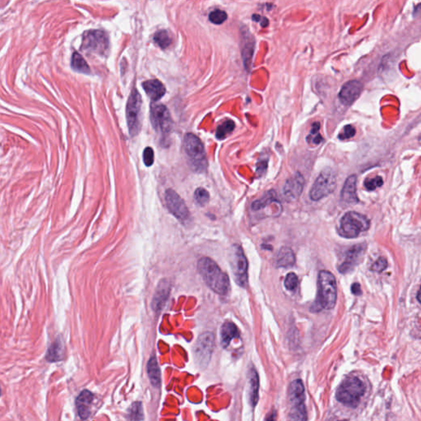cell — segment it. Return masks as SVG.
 <instances>
[{"label":"cell","mask_w":421,"mask_h":421,"mask_svg":"<svg viewBox=\"0 0 421 421\" xmlns=\"http://www.w3.org/2000/svg\"><path fill=\"white\" fill-rule=\"evenodd\" d=\"M144 162L146 166H152L154 163V152L152 148H146L144 152Z\"/></svg>","instance_id":"cell-39"},{"label":"cell","mask_w":421,"mask_h":421,"mask_svg":"<svg viewBox=\"0 0 421 421\" xmlns=\"http://www.w3.org/2000/svg\"><path fill=\"white\" fill-rule=\"evenodd\" d=\"M284 284H285L286 289L292 292V290L296 289L298 284V278L296 274L294 272L288 273L286 276Z\"/></svg>","instance_id":"cell-35"},{"label":"cell","mask_w":421,"mask_h":421,"mask_svg":"<svg viewBox=\"0 0 421 421\" xmlns=\"http://www.w3.org/2000/svg\"><path fill=\"white\" fill-rule=\"evenodd\" d=\"M296 264V255L292 248L282 247L278 251L275 258V266L276 268H288Z\"/></svg>","instance_id":"cell-21"},{"label":"cell","mask_w":421,"mask_h":421,"mask_svg":"<svg viewBox=\"0 0 421 421\" xmlns=\"http://www.w3.org/2000/svg\"><path fill=\"white\" fill-rule=\"evenodd\" d=\"M93 394L88 390H84L76 399L78 413L82 420L88 419L90 413V405L92 403Z\"/></svg>","instance_id":"cell-18"},{"label":"cell","mask_w":421,"mask_h":421,"mask_svg":"<svg viewBox=\"0 0 421 421\" xmlns=\"http://www.w3.org/2000/svg\"><path fill=\"white\" fill-rule=\"evenodd\" d=\"M318 286V293L316 302L312 306V310L320 311L334 308L338 300V286L334 274L326 270L320 272Z\"/></svg>","instance_id":"cell-2"},{"label":"cell","mask_w":421,"mask_h":421,"mask_svg":"<svg viewBox=\"0 0 421 421\" xmlns=\"http://www.w3.org/2000/svg\"><path fill=\"white\" fill-rule=\"evenodd\" d=\"M352 292L354 296H360L362 294L360 285L359 283H354L352 286Z\"/></svg>","instance_id":"cell-40"},{"label":"cell","mask_w":421,"mask_h":421,"mask_svg":"<svg viewBox=\"0 0 421 421\" xmlns=\"http://www.w3.org/2000/svg\"><path fill=\"white\" fill-rule=\"evenodd\" d=\"M275 202H278L276 192L273 190H270L268 192H266L261 198L258 199L252 202V209L254 210H260L261 209L265 208L266 206H268Z\"/></svg>","instance_id":"cell-26"},{"label":"cell","mask_w":421,"mask_h":421,"mask_svg":"<svg viewBox=\"0 0 421 421\" xmlns=\"http://www.w3.org/2000/svg\"><path fill=\"white\" fill-rule=\"evenodd\" d=\"M304 186V178L300 173L294 174V176L287 180L283 188V194L289 201H294L300 197Z\"/></svg>","instance_id":"cell-16"},{"label":"cell","mask_w":421,"mask_h":421,"mask_svg":"<svg viewBox=\"0 0 421 421\" xmlns=\"http://www.w3.org/2000/svg\"><path fill=\"white\" fill-rule=\"evenodd\" d=\"M414 15H420V14H421V4L417 5L416 7V8L414 10Z\"/></svg>","instance_id":"cell-42"},{"label":"cell","mask_w":421,"mask_h":421,"mask_svg":"<svg viewBox=\"0 0 421 421\" xmlns=\"http://www.w3.org/2000/svg\"><path fill=\"white\" fill-rule=\"evenodd\" d=\"M215 346V336L212 332H204L199 336L194 350L195 360L200 367H206L212 358Z\"/></svg>","instance_id":"cell-11"},{"label":"cell","mask_w":421,"mask_h":421,"mask_svg":"<svg viewBox=\"0 0 421 421\" xmlns=\"http://www.w3.org/2000/svg\"><path fill=\"white\" fill-rule=\"evenodd\" d=\"M142 88L146 92V95L148 96L149 98L152 100L153 102H156L163 98L166 90L162 82L156 79L144 82Z\"/></svg>","instance_id":"cell-20"},{"label":"cell","mask_w":421,"mask_h":421,"mask_svg":"<svg viewBox=\"0 0 421 421\" xmlns=\"http://www.w3.org/2000/svg\"><path fill=\"white\" fill-rule=\"evenodd\" d=\"M238 336L240 332L236 324L230 321H226L223 324L220 328V340L223 347L226 348L227 346H229L232 340Z\"/></svg>","instance_id":"cell-22"},{"label":"cell","mask_w":421,"mask_h":421,"mask_svg":"<svg viewBox=\"0 0 421 421\" xmlns=\"http://www.w3.org/2000/svg\"><path fill=\"white\" fill-rule=\"evenodd\" d=\"M366 250V244H360L352 246V248L346 252L344 260L338 266V271L342 274H346L352 272L354 268V266L362 261Z\"/></svg>","instance_id":"cell-14"},{"label":"cell","mask_w":421,"mask_h":421,"mask_svg":"<svg viewBox=\"0 0 421 421\" xmlns=\"http://www.w3.org/2000/svg\"><path fill=\"white\" fill-rule=\"evenodd\" d=\"M72 68L76 72H82L85 74H89L90 72V68L88 62L85 61L84 57L80 54L74 53L72 57Z\"/></svg>","instance_id":"cell-27"},{"label":"cell","mask_w":421,"mask_h":421,"mask_svg":"<svg viewBox=\"0 0 421 421\" xmlns=\"http://www.w3.org/2000/svg\"><path fill=\"white\" fill-rule=\"evenodd\" d=\"M234 123L230 120L224 121V123L218 128L216 130V138L218 139H223L234 130Z\"/></svg>","instance_id":"cell-30"},{"label":"cell","mask_w":421,"mask_h":421,"mask_svg":"<svg viewBox=\"0 0 421 421\" xmlns=\"http://www.w3.org/2000/svg\"><path fill=\"white\" fill-rule=\"evenodd\" d=\"M109 48L108 36L99 30H90L84 34L82 49L90 53L103 54Z\"/></svg>","instance_id":"cell-10"},{"label":"cell","mask_w":421,"mask_h":421,"mask_svg":"<svg viewBox=\"0 0 421 421\" xmlns=\"http://www.w3.org/2000/svg\"><path fill=\"white\" fill-rule=\"evenodd\" d=\"M362 89H363V85L360 82L352 80V81L347 82L346 84L343 85L338 96L343 104L350 106L359 98Z\"/></svg>","instance_id":"cell-15"},{"label":"cell","mask_w":421,"mask_h":421,"mask_svg":"<svg viewBox=\"0 0 421 421\" xmlns=\"http://www.w3.org/2000/svg\"><path fill=\"white\" fill-rule=\"evenodd\" d=\"M128 417L130 421H141L144 420V410L141 402H136L131 406Z\"/></svg>","instance_id":"cell-29"},{"label":"cell","mask_w":421,"mask_h":421,"mask_svg":"<svg viewBox=\"0 0 421 421\" xmlns=\"http://www.w3.org/2000/svg\"><path fill=\"white\" fill-rule=\"evenodd\" d=\"M64 346L61 339L58 338L54 342L52 343V345L50 346L47 352V360L50 362L61 360L64 357Z\"/></svg>","instance_id":"cell-24"},{"label":"cell","mask_w":421,"mask_h":421,"mask_svg":"<svg viewBox=\"0 0 421 421\" xmlns=\"http://www.w3.org/2000/svg\"><path fill=\"white\" fill-rule=\"evenodd\" d=\"M370 222L367 216L356 212L343 216L339 227V234L346 238H356L362 232L368 230Z\"/></svg>","instance_id":"cell-6"},{"label":"cell","mask_w":421,"mask_h":421,"mask_svg":"<svg viewBox=\"0 0 421 421\" xmlns=\"http://www.w3.org/2000/svg\"><path fill=\"white\" fill-rule=\"evenodd\" d=\"M366 391V384L356 376H350L338 386L336 398L338 402L349 408H356Z\"/></svg>","instance_id":"cell-3"},{"label":"cell","mask_w":421,"mask_h":421,"mask_svg":"<svg viewBox=\"0 0 421 421\" xmlns=\"http://www.w3.org/2000/svg\"><path fill=\"white\" fill-rule=\"evenodd\" d=\"M126 118L130 135L134 136L138 134L142 127V98L136 88L130 93L126 107Z\"/></svg>","instance_id":"cell-8"},{"label":"cell","mask_w":421,"mask_h":421,"mask_svg":"<svg viewBox=\"0 0 421 421\" xmlns=\"http://www.w3.org/2000/svg\"><path fill=\"white\" fill-rule=\"evenodd\" d=\"M382 184H384V180H382V177H380V176H377V177L372 178H367L364 181V186L368 191H374L377 188L381 187Z\"/></svg>","instance_id":"cell-36"},{"label":"cell","mask_w":421,"mask_h":421,"mask_svg":"<svg viewBox=\"0 0 421 421\" xmlns=\"http://www.w3.org/2000/svg\"><path fill=\"white\" fill-rule=\"evenodd\" d=\"M170 292V284L169 282L162 280L158 285V289L153 298V310L156 312H160L162 308L164 307L167 298L169 297Z\"/></svg>","instance_id":"cell-17"},{"label":"cell","mask_w":421,"mask_h":421,"mask_svg":"<svg viewBox=\"0 0 421 421\" xmlns=\"http://www.w3.org/2000/svg\"><path fill=\"white\" fill-rule=\"evenodd\" d=\"M226 19L227 14L224 11H222V10H214L209 15V20H210V22H212L214 24H218V25L222 24L224 22H226Z\"/></svg>","instance_id":"cell-34"},{"label":"cell","mask_w":421,"mask_h":421,"mask_svg":"<svg viewBox=\"0 0 421 421\" xmlns=\"http://www.w3.org/2000/svg\"><path fill=\"white\" fill-rule=\"evenodd\" d=\"M290 409L287 421H307V412L304 405V386L300 380H294L288 389Z\"/></svg>","instance_id":"cell-5"},{"label":"cell","mask_w":421,"mask_h":421,"mask_svg":"<svg viewBox=\"0 0 421 421\" xmlns=\"http://www.w3.org/2000/svg\"><path fill=\"white\" fill-rule=\"evenodd\" d=\"M417 300H418V301H419L420 303L421 304V286L420 288L418 294H417Z\"/></svg>","instance_id":"cell-43"},{"label":"cell","mask_w":421,"mask_h":421,"mask_svg":"<svg viewBox=\"0 0 421 421\" xmlns=\"http://www.w3.org/2000/svg\"><path fill=\"white\" fill-rule=\"evenodd\" d=\"M184 149L192 170L198 173L206 172L208 167L206 152L204 144L196 135L187 134L184 136Z\"/></svg>","instance_id":"cell-4"},{"label":"cell","mask_w":421,"mask_h":421,"mask_svg":"<svg viewBox=\"0 0 421 421\" xmlns=\"http://www.w3.org/2000/svg\"><path fill=\"white\" fill-rule=\"evenodd\" d=\"M148 374L149 380L154 386H160V371L158 360L155 356L152 357L148 364Z\"/></svg>","instance_id":"cell-25"},{"label":"cell","mask_w":421,"mask_h":421,"mask_svg":"<svg viewBox=\"0 0 421 421\" xmlns=\"http://www.w3.org/2000/svg\"><path fill=\"white\" fill-rule=\"evenodd\" d=\"M250 382V400L252 406H255L258 402V390H260V378L254 368L250 370L248 374Z\"/></svg>","instance_id":"cell-23"},{"label":"cell","mask_w":421,"mask_h":421,"mask_svg":"<svg viewBox=\"0 0 421 421\" xmlns=\"http://www.w3.org/2000/svg\"><path fill=\"white\" fill-rule=\"evenodd\" d=\"M276 417V413L275 410H272L271 413H269V414L266 416L265 421H275Z\"/></svg>","instance_id":"cell-41"},{"label":"cell","mask_w":421,"mask_h":421,"mask_svg":"<svg viewBox=\"0 0 421 421\" xmlns=\"http://www.w3.org/2000/svg\"><path fill=\"white\" fill-rule=\"evenodd\" d=\"M386 266H388L386 260L384 258H378L372 264L371 270L376 272H382L386 268Z\"/></svg>","instance_id":"cell-37"},{"label":"cell","mask_w":421,"mask_h":421,"mask_svg":"<svg viewBox=\"0 0 421 421\" xmlns=\"http://www.w3.org/2000/svg\"><path fill=\"white\" fill-rule=\"evenodd\" d=\"M254 44L252 42H247V44L244 46L243 49V56L244 64L246 66V68H250L251 67V64H252V54H254Z\"/></svg>","instance_id":"cell-31"},{"label":"cell","mask_w":421,"mask_h":421,"mask_svg":"<svg viewBox=\"0 0 421 421\" xmlns=\"http://www.w3.org/2000/svg\"><path fill=\"white\" fill-rule=\"evenodd\" d=\"M194 199L198 205L205 206L208 204L209 200H210V194L208 192V190H205L204 188H198L195 190Z\"/></svg>","instance_id":"cell-32"},{"label":"cell","mask_w":421,"mask_h":421,"mask_svg":"<svg viewBox=\"0 0 421 421\" xmlns=\"http://www.w3.org/2000/svg\"><path fill=\"white\" fill-rule=\"evenodd\" d=\"M164 197L167 208L169 209L172 215L182 222H186L190 220V210L183 198L174 190H167Z\"/></svg>","instance_id":"cell-13"},{"label":"cell","mask_w":421,"mask_h":421,"mask_svg":"<svg viewBox=\"0 0 421 421\" xmlns=\"http://www.w3.org/2000/svg\"><path fill=\"white\" fill-rule=\"evenodd\" d=\"M150 122L158 132L163 134L172 131V120L169 110L163 104H153L150 107Z\"/></svg>","instance_id":"cell-12"},{"label":"cell","mask_w":421,"mask_h":421,"mask_svg":"<svg viewBox=\"0 0 421 421\" xmlns=\"http://www.w3.org/2000/svg\"><path fill=\"white\" fill-rule=\"evenodd\" d=\"M229 262L234 282L241 287L248 285V260L243 248L238 244H234L229 250Z\"/></svg>","instance_id":"cell-7"},{"label":"cell","mask_w":421,"mask_h":421,"mask_svg":"<svg viewBox=\"0 0 421 421\" xmlns=\"http://www.w3.org/2000/svg\"><path fill=\"white\" fill-rule=\"evenodd\" d=\"M320 123H314L312 124V130L310 134L307 138L308 142L314 144H320L322 142V138L320 135Z\"/></svg>","instance_id":"cell-33"},{"label":"cell","mask_w":421,"mask_h":421,"mask_svg":"<svg viewBox=\"0 0 421 421\" xmlns=\"http://www.w3.org/2000/svg\"><path fill=\"white\" fill-rule=\"evenodd\" d=\"M356 176H350L346 178L342 190V199L347 204H356L359 202L356 194Z\"/></svg>","instance_id":"cell-19"},{"label":"cell","mask_w":421,"mask_h":421,"mask_svg":"<svg viewBox=\"0 0 421 421\" xmlns=\"http://www.w3.org/2000/svg\"><path fill=\"white\" fill-rule=\"evenodd\" d=\"M154 42L158 44V46H160L162 49H166L167 47H169L172 43V36L170 35V33L166 30H159L156 33L154 38Z\"/></svg>","instance_id":"cell-28"},{"label":"cell","mask_w":421,"mask_h":421,"mask_svg":"<svg viewBox=\"0 0 421 421\" xmlns=\"http://www.w3.org/2000/svg\"><path fill=\"white\" fill-rule=\"evenodd\" d=\"M198 269L206 285L212 292L220 296L228 293L230 286L229 276L214 260L210 258H202L198 262Z\"/></svg>","instance_id":"cell-1"},{"label":"cell","mask_w":421,"mask_h":421,"mask_svg":"<svg viewBox=\"0 0 421 421\" xmlns=\"http://www.w3.org/2000/svg\"><path fill=\"white\" fill-rule=\"evenodd\" d=\"M336 187V177L335 173L330 168H326L320 173L312 184L310 192V199L312 201H320L334 192Z\"/></svg>","instance_id":"cell-9"},{"label":"cell","mask_w":421,"mask_h":421,"mask_svg":"<svg viewBox=\"0 0 421 421\" xmlns=\"http://www.w3.org/2000/svg\"><path fill=\"white\" fill-rule=\"evenodd\" d=\"M356 134V130L352 125H346L343 128L342 132H340L338 138L340 140H345V139L352 138Z\"/></svg>","instance_id":"cell-38"}]
</instances>
